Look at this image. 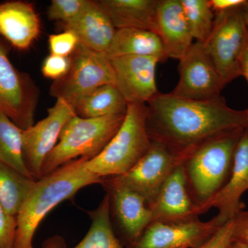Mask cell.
Returning a JSON list of instances; mask_svg holds the SVG:
<instances>
[{"instance_id":"6da1fadb","label":"cell","mask_w":248,"mask_h":248,"mask_svg":"<svg viewBox=\"0 0 248 248\" xmlns=\"http://www.w3.org/2000/svg\"><path fill=\"white\" fill-rule=\"evenodd\" d=\"M147 106L150 139L166 147L179 164L217 135L248 127L245 110L231 108L221 96L213 100L195 101L159 93Z\"/></svg>"},{"instance_id":"7a4b0ae2","label":"cell","mask_w":248,"mask_h":248,"mask_svg":"<svg viewBox=\"0 0 248 248\" xmlns=\"http://www.w3.org/2000/svg\"><path fill=\"white\" fill-rule=\"evenodd\" d=\"M87 161L84 157L73 160L35 181L16 217L14 248H34V235L49 212L86 186L102 184L103 177L85 167Z\"/></svg>"},{"instance_id":"3957f363","label":"cell","mask_w":248,"mask_h":248,"mask_svg":"<svg viewBox=\"0 0 248 248\" xmlns=\"http://www.w3.org/2000/svg\"><path fill=\"white\" fill-rule=\"evenodd\" d=\"M246 128L217 135L196 148L182 161L187 187L200 215L228 182L235 151Z\"/></svg>"},{"instance_id":"277c9868","label":"cell","mask_w":248,"mask_h":248,"mask_svg":"<svg viewBox=\"0 0 248 248\" xmlns=\"http://www.w3.org/2000/svg\"><path fill=\"white\" fill-rule=\"evenodd\" d=\"M147 116V104H128L122 126L100 154L86 161V169L101 177L123 175L133 169L151 147Z\"/></svg>"},{"instance_id":"5b68a950","label":"cell","mask_w":248,"mask_h":248,"mask_svg":"<svg viewBox=\"0 0 248 248\" xmlns=\"http://www.w3.org/2000/svg\"><path fill=\"white\" fill-rule=\"evenodd\" d=\"M125 115L99 118L72 117L62 130L58 143L46 158L42 177L78 159L91 160L100 154L123 124Z\"/></svg>"},{"instance_id":"8992f818","label":"cell","mask_w":248,"mask_h":248,"mask_svg":"<svg viewBox=\"0 0 248 248\" xmlns=\"http://www.w3.org/2000/svg\"><path fill=\"white\" fill-rule=\"evenodd\" d=\"M70 58L68 73L50 86L52 97L74 105L79 98L100 86H115L112 63L105 54L93 51L79 44Z\"/></svg>"},{"instance_id":"52a82bcc","label":"cell","mask_w":248,"mask_h":248,"mask_svg":"<svg viewBox=\"0 0 248 248\" xmlns=\"http://www.w3.org/2000/svg\"><path fill=\"white\" fill-rule=\"evenodd\" d=\"M10 45L0 37V111L22 130L34 124L40 90L30 76L10 60Z\"/></svg>"},{"instance_id":"ba28073f","label":"cell","mask_w":248,"mask_h":248,"mask_svg":"<svg viewBox=\"0 0 248 248\" xmlns=\"http://www.w3.org/2000/svg\"><path fill=\"white\" fill-rule=\"evenodd\" d=\"M241 6L215 14L213 31L203 44L225 87L241 76L240 58L247 36Z\"/></svg>"},{"instance_id":"9c48e42d","label":"cell","mask_w":248,"mask_h":248,"mask_svg":"<svg viewBox=\"0 0 248 248\" xmlns=\"http://www.w3.org/2000/svg\"><path fill=\"white\" fill-rule=\"evenodd\" d=\"M102 185L108 197L112 228L124 248L135 243L152 222L151 209L138 192L117 182L103 177Z\"/></svg>"},{"instance_id":"30bf717a","label":"cell","mask_w":248,"mask_h":248,"mask_svg":"<svg viewBox=\"0 0 248 248\" xmlns=\"http://www.w3.org/2000/svg\"><path fill=\"white\" fill-rule=\"evenodd\" d=\"M76 115L73 104L63 99H56L53 107L48 109L45 118L23 130L24 163L35 180L42 177V166L46 158L58 143L66 124Z\"/></svg>"},{"instance_id":"8fae6325","label":"cell","mask_w":248,"mask_h":248,"mask_svg":"<svg viewBox=\"0 0 248 248\" xmlns=\"http://www.w3.org/2000/svg\"><path fill=\"white\" fill-rule=\"evenodd\" d=\"M179 80L171 94L182 99L210 101L221 97L225 86L203 44H192L179 60Z\"/></svg>"},{"instance_id":"7c38bea8","label":"cell","mask_w":248,"mask_h":248,"mask_svg":"<svg viewBox=\"0 0 248 248\" xmlns=\"http://www.w3.org/2000/svg\"><path fill=\"white\" fill-rule=\"evenodd\" d=\"M212 218L180 222L152 221L138 240L125 248H199L219 228Z\"/></svg>"},{"instance_id":"4fadbf2b","label":"cell","mask_w":248,"mask_h":248,"mask_svg":"<svg viewBox=\"0 0 248 248\" xmlns=\"http://www.w3.org/2000/svg\"><path fill=\"white\" fill-rule=\"evenodd\" d=\"M178 164L175 156L166 147L151 141L149 149L133 169L123 175L113 177L138 192L149 206Z\"/></svg>"},{"instance_id":"5bb4252c","label":"cell","mask_w":248,"mask_h":248,"mask_svg":"<svg viewBox=\"0 0 248 248\" xmlns=\"http://www.w3.org/2000/svg\"><path fill=\"white\" fill-rule=\"evenodd\" d=\"M115 86L128 104H147L159 93L156 84L158 59L123 56L110 59Z\"/></svg>"},{"instance_id":"9a60e30c","label":"cell","mask_w":248,"mask_h":248,"mask_svg":"<svg viewBox=\"0 0 248 248\" xmlns=\"http://www.w3.org/2000/svg\"><path fill=\"white\" fill-rule=\"evenodd\" d=\"M248 190V127L245 129L235 151L232 169L226 185L203 209V214L215 208L218 214L214 217L218 226L231 221L243 210L241 197Z\"/></svg>"},{"instance_id":"2e32d148","label":"cell","mask_w":248,"mask_h":248,"mask_svg":"<svg viewBox=\"0 0 248 248\" xmlns=\"http://www.w3.org/2000/svg\"><path fill=\"white\" fill-rule=\"evenodd\" d=\"M149 208L152 221L180 222L200 216L191 197L182 164L173 169Z\"/></svg>"},{"instance_id":"e0dca14e","label":"cell","mask_w":248,"mask_h":248,"mask_svg":"<svg viewBox=\"0 0 248 248\" xmlns=\"http://www.w3.org/2000/svg\"><path fill=\"white\" fill-rule=\"evenodd\" d=\"M40 32V18L33 4L16 0L0 3V36L11 46L27 50Z\"/></svg>"},{"instance_id":"ac0fdd59","label":"cell","mask_w":248,"mask_h":248,"mask_svg":"<svg viewBox=\"0 0 248 248\" xmlns=\"http://www.w3.org/2000/svg\"><path fill=\"white\" fill-rule=\"evenodd\" d=\"M78 37L80 45L97 53L106 54L115 37L117 29L97 1L89 4L79 17L65 25Z\"/></svg>"},{"instance_id":"d6986e66","label":"cell","mask_w":248,"mask_h":248,"mask_svg":"<svg viewBox=\"0 0 248 248\" xmlns=\"http://www.w3.org/2000/svg\"><path fill=\"white\" fill-rule=\"evenodd\" d=\"M157 22L168 58L180 60L193 44L180 0H159Z\"/></svg>"},{"instance_id":"ffe728a7","label":"cell","mask_w":248,"mask_h":248,"mask_svg":"<svg viewBox=\"0 0 248 248\" xmlns=\"http://www.w3.org/2000/svg\"><path fill=\"white\" fill-rule=\"evenodd\" d=\"M117 29L131 28L159 35V0H99L97 1Z\"/></svg>"},{"instance_id":"44dd1931","label":"cell","mask_w":248,"mask_h":248,"mask_svg":"<svg viewBox=\"0 0 248 248\" xmlns=\"http://www.w3.org/2000/svg\"><path fill=\"white\" fill-rule=\"evenodd\" d=\"M109 59L123 56H146L158 59L160 63L169 59L161 37L143 29H117L113 40L105 54Z\"/></svg>"},{"instance_id":"7402d4cb","label":"cell","mask_w":248,"mask_h":248,"mask_svg":"<svg viewBox=\"0 0 248 248\" xmlns=\"http://www.w3.org/2000/svg\"><path fill=\"white\" fill-rule=\"evenodd\" d=\"M73 107L78 117L92 119L125 115L128 103L115 86L104 85L79 98Z\"/></svg>"},{"instance_id":"603a6c76","label":"cell","mask_w":248,"mask_h":248,"mask_svg":"<svg viewBox=\"0 0 248 248\" xmlns=\"http://www.w3.org/2000/svg\"><path fill=\"white\" fill-rule=\"evenodd\" d=\"M91 225L84 239L73 248H125L112 228L107 194L99 206L89 212Z\"/></svg>"},{"instance_id":"cb8c5ba5","label":"cell","mask_w":248,"mask_h":248,"mask_svg":"<svg viewBox=\"0 0 248 248\" xmlns=\"http://www.w3.org/2000/svg\"><path fill=\"white\" fill-rule=\"evenodd\" d=\"M36 180L0 162V203L17 217Z\"/></svg>"},{"instance_id":"d4e9b609","label":"cell","mask_w":248,"mask_h":248,"mask_svg":"<svg viewBox=\"0 0 248 248\" xmlns=\"http://www.w3.org/2000/svg\"><path fill=\"white\" fill-rule=\"evenodd\" d=\"M0 162L28 177L23 153V130L0 111Z\"/></svg>"},{"instance_id":"484cf974","label":"cell","mask_w":248,"mask_h":248,"mask_svg":"<svg viewBox=\"0 0 248 248\" xmlns=\"http://www.w3.org/2000/svg\"><path fill=\"white\" fill-rule=\"evenodd\" d=\"M192 38L204 44L213 31L215 14L209 0H180Z\"/></svg>"},{"instance_id":"4316f807","label":"cell","mask_w":248,"mask_h":248,"mask_svg":"<svg viewBox=\"0 0 248 248\" xmlns=\"http://www.w3.org/2000/svg\"><path fill=\"white\" fill-rule=\"evenodd\" d=\"M89 3L90 0H53L47 9V17L65 25L79 17Z\"/></svg>"},{"instance_id":"83f0119b","label":"cell","mask_w":248,"mask_h":248,"mask_svg":"<svg viewBox=\"0 0 248 248\" xmlns=\"http://www.w3.org/2000/svg\"><path fill=\"white\" fill-rule=\"evenodd\" d=\"M48 42L50 54L62 57H71L79 45L76 34L67 30L49 35Z\"/></svg>"},{"instance_id":"f1b7e54d","label":"cell","mask_w":248,"mask_h":248,"mask_svg":"<svg viewBox=\"0 0 248 248\" xmlns=\"http://www.w3.org/2000/svg\"><path fill=\"white\" fill-rule=\"evenodd\" d=\"M71 66L70 57H62L50 54L44 60L42 66V75L54 81L61 79L68 73Z\"/></svg>"},{"instance_id":"f546056e","label":"cell","mask_w":248,"mask_h":248,"mask_svg":"<svg viewBox=\"0 0 248 248\" xmlns=\"http://www.w3.org/2000/svg\"><path fill=\"white\" fill-rule=\"evenodd\" d=\"M17 220L0 203V248H14Z\"/></svg>"},{"instance_id":"4dcf8cb0","label":"cell","mask_w":248,"mask_h":248,"mask_svg":"<svg viewBox=\"0 0 248 248\" xmlns=\"http://www.w3.org/2000/svg\"><path fill=\"white\" fill-rule=\"evenodd\" d=\"M233 219L220 226L216 232L199 248H232Z\"/></svg>"},{"instance_id":"1f68e13d","label":"cell","mask_w":248,"mask_h":248,"mask_svg":"<svg viewBox=\"0 0 248 248\" xmlns=\"http://www.w3.org/2000/svg\"><path fill=\"white\" fill-rule=\"evenodd\" d=\"M234 243L248 245V210H241L233 218Z\"/></svg>"},{"instance_id":"d6a6232c","label":"cell","mask_w":248,"mask_h":248,"mask_svg":"<svg viewBox=\"0 0 248 248\" xmlns=\"http://www.w3.org/2000/svg\"><path fill=\"white\" fill-rule=\"evenodd\" d=\"M245 2L246 0H209V4L215 14L240 7Z\"/></svg>"},{"instance_id":"836d02e7","label":"cell","mask_w":248,"mask_h":248,"mask_svg":"<svg viewBox=\"0 0 248 248\" xmlns=\"http://www.w3.org/2000/svg\"><path fill=\"white\" fill-rule=\"evenodd\" d=\"M240 73L241 76L244 77L246 79L248 84V32L247 31V36H246V42H245L244 50L241 54V58H240ZM246 115H247L248 120V108L245 110Z\"/></svg>"},{"instance_id":"e575fe53","label":"cell","mask_w":248,"mask_h":248,"mask_svg":"<svg viewBox=\"0 0 248 248\" xmlns=\"http://www.w3.org/2000/svg\"><path fill=\"white\" fill-rule=\"evenodd\" d=\"M42 248H66V241L60 235H55L46 240Z\"/></svg>"},{"instance_id":"d590c367","label":"cell","mask_w":248,"mask_h":248,"mask_svg":"<svg viewBox=\"0 0 248 248\" xmlns=\"http://www.w3.org/2000/svg\"><path fill=\"white\" fill-rule=\"evenodd\" d=\"M241 14H242L243 20L248 32V0L242 5L241 8Z\"/></svg>"},{"instance_id":"8d00e7d4","label":"cell","mask_w":248,"mask_h":248,"mask_svg":"<svg viewBox=\"0 0 248 248\" xmlns=\"http://www.w3.org/2000/svg\"><path fill=\"white\" fill-rule=\"evenodd\" d=\"M232 248H248V245L234 243L233 244Z\"/></svg>"},{"instance_id":"74e56055","label":"cell","mask_w":248,"mask_h":248,"mask_svg":"<svg viewBox=\"0 0 248 248\" xmlns=\"http://www.w3.org/2000/svg\"></svg>"}]
</instances>
